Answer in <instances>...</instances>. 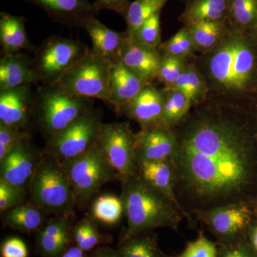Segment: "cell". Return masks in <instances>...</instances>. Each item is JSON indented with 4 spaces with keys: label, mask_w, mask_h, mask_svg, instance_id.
<instances>
[{
    "label": "cell",
    "mask_w": 257,
    "mask_h": 257,
    "mask_svg": "<svg viewBox=\"0 0 257 257\" xmlns=\"http://www.w3.org/2000/svg\"><path fill=\"white\" fill-rule=\"evenodd\" d=\"M121 194L127 226L120 239H126L160 228L177 231L183 213L165 194L138 175L121 181Z\"/></svg>",
    "instance_id": "3"
},
{
    "label": "cell",
    "mask_w": 257,
    "mask_h": 257,
    "mask_svg": "<svg viewBox=\"0 0 257 257\" xmlns=\"http://www.w3.org/2000/svg\"><path fill=\"white\" fill-rule=\"evenodd\" d=\"M228 17L234 28L251 30L257 25V0H229Z\"/></svg>",
    "instance_id": "32"
},
{
    "label": "cell",
    "mask_w": 257,
    "mask_h": 257,
    "mask_svg": "<svg viewBox=\"0 0 257 257\" xmlns=\"http://www.w3.org/2000/svg\"><path fill=\"white\" fill-rule=\"evenodd\" d=\"M175 257H218V244L199 232L197 239L187 243L183 251Z\"/></svg>",
    "instance_id": "35"
},
{
    "label": "cell",
    "mask_w": 257,
    "mask_h": 257,
    "mask_svg": "<svg viewBox=\"0 0 257 257\" xmlns=\"http://www.w3.org/2000/svg\"><path fill=\"white\" fill-rule=\"evenodd\" d=\"M160 13L148 19L130 38L140 45L157 50L161 41Z\"/></svg>",
    "instance_id": "33"
},
{
    "label": "cell",
    "mask_w": 257,
    "mask_h": 257,
    "mask_svg": "<svg viewBox=\"0 0 257 257\" xmlns=\"http://www.w3.org/2000/svg\"><path fill=\"white\" fill-rule=\"evenodd\" d=\"M131 3L128 0H96L93 3L94 8L99 13L103 10L114 12L125 18Z\"/></svg>",
    "instance_id": "40"
},
{
    "label": "cell",
    "mask_w": 257,
    "mask_h": 257,
    "mask_svg": "<svg viewBox=\"0 0 257 257\" xmlns=\"http://www.w3.org/2000/svg\"><path fill=\"white\" fill-rule=\"evenodd\" d=\"M124 213L122 199L113 194H104L96 197L91 207L93 219L109 226L118 224Z\"/></svg>",
    "instance_id": "29"
},
{
    "label": "cell",
    "mask_w": 257,
    "mask_h": 257,
    "mask_svg": "<svg viewBox=\"0 0 257 257\" xmlns=\"http://www.w3.org/2000/svg\"><path fill=\"white\" fill-rule=\"evenodd\" d=\"M139 165V176L146 183L158 189L172 201L183 213L175 193V178L170 162H143Z\"/></svg>",
    "instance_id": "23"
},
{
    "label": "cell",
    "mask_w": 257,
    "mask_h": 257,
    "mask_svg": "<svg viewBox=\"0 0 257 257\" xmlns=\"http://www.w3.org/2000/svg\"><path fill=\"white\" fill-rule=\"evenodd\" d=\"M1 256L28 257V246L20 238H8L2 243Z\"/></svg>",
    "instance_id": "39"
},
{
    "label": "cell",
    "mask_w": 257,
    "mask_h": 257,
    "mask_svg": "<svg viewBox=\"0 0 257 257\" xmlns=\"http://www.w3.org/2000/svg\"><path fill=\"white\" fill-rule=\"evenodd\" d=\"M82 29L90 37L93 53L112 63L119 60L120 51L128 38L126 32L113 31L95 17L88 19Z\"/></svg>",
    "instance_id": "20"
},
{
    "label": "cell",
    "mask_w": 257,
    "mask_h": 257,
    "mask_svg": "<svg viewBox=\"0 0 257 257\" xmlns=\"http://www.w3.org/2000/svg\"><path fill=\"white\" fill-rule=\"evenodd\" d=\"M112 62L92 51L68 69L56 84L72 95L111 102L109 78Z\"/></svg>",
    "instance_id": "8"
},
{
    "label": "cell",
    "mask_w": 257,
    "mask_h": 257,
    "mask_svg": "<svg viewBox=\"0 0 257 257\" xmlns=\"http://www.w3.org/2000/svg\"><path fill=\"white\" fill-rule=\"evenodd\" d=\"M162 58L155 49L140 45L128 37L118 60L150 84L158 75Z\"/></svg>",
    "instance_id": "18"
},
{
    "label": "cell",
    "mask_w": 257,
    "mask_h": 257,
    "mask_svg": "<svg viewBox=\"0 0 257 257\" xmlns=\"http://www.w3.org/2000/svg\"><path fill=\"white\" fill-rule=\"evenodd\" d=\"M45 11L54 23L67 28H83L98 12L88 0H23Z\"/></svg>",
    "instance_id": "15"
},
{
    "label": "cell",
    "mask_w": 257,
    "mask_h": 257,
    "mask_svg": "<svg viewBox=\"0 0 257 257\" xmlns=\"http://www.w3.org/2000/svg\"><path fill=\"white\" fill-rule=\"evenodd\" d=\"M251 203H236L198 211L195 220L205 225L218 245H229L248 239L252 227L253 212Z\"/></svg>",
    "instance_id": "9"
},
{
    "label": "cell",
    "mask_w": 257,
    "mask_h": 257,
    "mask_svg": "<svg viewBox=\"0 0 257 257\" xmlns=\"http://www.w3.org/2000/svg\"><path fill=\"white\" fill-rule=\"evenodd\" d=\"M175 132L171 160L175 193L186 219L257 194V120L254 109L198 111Z\"/></svg>",
    "instance_id": "1"
},
{
    "label": "cell",
    "mask_w": 257,
    "mask_h": 257,
    "mask_svg": "<svg viewBox=\"0 0 257 257\" xmlns=\"http://www.w3.org/2000/svg\"><path fill=\"white\" fill-rule=\"evenodd\" d=\"M193 46L198 50L214 48L224 35V22H201L188 25Z\"/></svg>",
    "instance_id": "31"
},
{
    "label": "cell",
    "mask_w": 257,
    "mask_h": 257,
    "mask_svg": "<svg viewBox=\"0 0 257 257\" xmlns=\"http://www.w3.org/2000/svg\"><path fill=\"white\" fill-rule=\"evenodd\" d=\"M36 83L32 69V57L23 52L2 56L0 60V90Z\"/></svg>",
    "instance_id": "22"
},
{
    "label": "cell",
    "mask_w": 257,
    "mask_h": 257,
    "mask_svg": "<svg viewBox=\"0 0 257 257\" xmlns=\"http://www.w3.org/2000/svg\"><path fill=\"white\" fill-rule=\"evenodd\" d=\"M45 211L34 204H20L3 213L5 226L24 233H31L41 229L46 223Z\"/></svg>",
    "instance_id": "24"
},
{
    "label": "cell",
    "mask_w": 257,
    "mask_h": 257,
    "mask_svg": "<svg viewBox=\"0 0 257 257\" xmlns=\"http://www.w3.org/2000/svg\"><path fill=\"white\" fill-rule=\"evenodd\" d=\"M175 132L163 125L142 128L136 135L137 159L143 162H171L175 155Z\"/></svg>",
    "instance_id": "13"
},
{
    "label": "cell",
    "mask_w": 257,
    "mask_h": 257,
    "mask_svg": "<svg viewBox=\"0 0 257 257\" xmlns=\"http://www.w3.org/2000/svg\"><path fill=\"white\" fill-rule=\"evenodd\" d=\"M75 196L77 205L84 207L104 184L119 180L96 143L87 152L62 162Z\"/></svg>",
    "instance_id": "6"
},
{
    "label": "cell",
    "mask_w": 257,
    "mask_h": 257,
    "mask_svg": "<svg viewBox=\"0 0 257 257\" xmlns=\"http://www.w3.org/2000/svg\"><path fill=\"white\" fill-rule=\"evenodd\" d=\"M72 216H55L37 231V253L42 257H58L73 243Z\"/></svg>",
    "instance_id": "16"
},
{
    "label": "cell",
    "mask_w": 257,
    "mask_h": 257,
    "mask_svg": "<svg viewBox=\"0 0 257 257\" xmlns=\"http://www.w3.org/2000/svg\"><path fill=\"white\" fill-rule=\"evenodd\" d=\"M92 109V99L69 94L56 84H42L35 91L33 119L47 140Z\"/></svg>",
    "instance_id": "5"
},
{
    "label": "cell",
    "mask_w": 257,
    "mask_h": 257,
    "mask_svg": "<svg viewBox=\"0 0 257 257\" xmlns=\"http://www.w3.org/2000/svg\"><path fill=\"white\" fill-rule=\"evenodd\" d=\"M148 84L119 60L113 62L109 78L110 104L121 111Z\"/></svg>",
    "instance_id": "19"
},
{
    "label": "cell",
    "mask_w": 257,
    "mask_h": 257,
    "mask_svg": "<svg viewBox=\"0 0 257 257\" xmlns=\"http://www.w3.org/2000/svg\"><path fill=\"white\" fill-rule=\"evenodd\" d=\"M188 80H187V96L192 102H198L199 96L203 90L202 79L199 74L192 68H187Z\"/></svg>",
    "instance_id": "41"
},
{
    "label": "cell",
    "mask_w": 257,
    "mask_h": 257,
    "mask_svg": "<svg viewBox=\"0 0 257 257\" xmlns=\"http://www.w3.org/2000/svg\"><path fill=\"white\" fill-rule=\"evenodd\" d=\"M229 0H190L181 18L187 26L201 22H224Z\"/></svg>",
    "instance_id": "25"
},
{
    "label": "cell",
    "mask_w": 257,
    "mask_h": 257,
    "mask_svg": "<svg viewBox=\"0 0 257 257\" xmlns=\"http://www.w3.org/2000/svg\"><path fill=\"white\" fill-rule=\"evenodd\" d=\"M72 241L83 251L88 252L94 248L109 244L113 240L109 235L100 232L95 220L87 216L74 225L72 229Z\"/></svg>",
    "instance_id": "27"
},
{
    "label": "cell",
    "mask_w": 257,
    "mask_h": 257,
    "mask_svg": "<svg viewBox=\"0 0 257 257\" xmlns=\"http://www.w3.org/2000/svg\"><path fill=\"white\" fill-rule=\"evenodd\" d=\"M42 152L31 142V136L24 139L0 162V180L25 188L30 184Z\"/></svg>",
    "instance_id": "12"
},
{
    "label": "cell",
    "mask_w": 257,
    "mask_h": 257,
    "mask_svg": "<svg viewBox=\"0 0 257 257\" xmlns=\"http://www.w3.org/2000/svg\"><path fill=\"white\" fill-rule=\"evenodd\" d=\"M101 119V111L94 108L47 140L43 152L61 162L82 155L96 143Z\"/></svg>",
    "instance_id": "11"
},
{
    "label": "cell",
    "mask_w": 257,
    "mask_h": 257,
    "mask_svg": "<svg viewBox=\"0 0 257 257\" xmlns=\"http://www.w3.org/2000/svg\"><path fill=\"white\" fill-rule=\"evenodd\" d=\"M88 257H123L118 248L109 246H101L94 249Z\"/></svg>",
    "instance_id": "42"
},
{
    "label": "cell",
    "mask_w": 257,
    "mask_h": 257,
    "mask_svg": "<svg viewBox=\"0 0 257 257\" xmlns=\"http://www.w3.org/2000/svg\"><path fill=\"white\" fill-rule=\"evenodd\" d=\"M27 20L23 17L0 13V46L1 55L22 52L35 53L37 47L31 43L26 30Z\"/></svg>",
    "instance_id": "21"
},
{
    "label": "cell",
    "mask_w": 257,
    "mask_h": 257,
    "mask_svg": "<svg viewBox=\"0 0 257 257\" xmlns=\"http://www.w3.org/2000/svg\"><path fill=\"white\" fill-rule=\"evenodd\" d=\"M163 96L162 125L172 128L183 121L192 103L184 93L172 88H167Z\"/></svg>",
    "instance_id": "28"
},
{
    "label": "cell",
    "mask_w": 257,
    "mask_h": 257,
    "mask_svg": "<svg viewBox=\"0 0 257 257\" xmlns=\"http://www.w3.org/2000/svg\"><path fill=\"white\" fill-rule=\"evenodd\" d=\"M184 69L181 58L165 55L162 58L157 77L161 82L165 83L167 87L171 88L173 87Z\"/></svg>",
    "instance_id": "36"
},
{
    "label": "cell",
    "mask_w": 257,
    "mask_h": 257,
    "mask_svg": "<svg viewBox=\"0 0 257 257\" xmlns=\"http://www.w3.org/2000/svg\"><path fill=\"white\" fill-rule=\"evenodd\" d=\"M251 34H252L253 36L257 40V25L254 27L253 29H251V30H248Z\"/></svg>",
    "instance_id": "45"
},
{
    "label": "cell",
    "mask_w": 257,
    "mask_h": 257,
    "mask_svg": "<svg viewBox=\"0 0 257 257\" xmlns=\"http://www.w3.org/2000/svg\"><path fill=\"white\" fill-rule=\"evenodd\" d=\"M90 52L86 44L52 35L37 47L32 57L35 81L43 85L56 84L64 74Z\"/></svg>",
    "instance_id": "7"
},
{
    "label": "cell",
    "mask_w": 257,
    "mask_h": 257,
    "mask_svg": "<svg viewBox=\"0 0 257 257\" xmlns=\"http://www.w3.org/2000/svg\"><path fill=\"white\" fill-rule=\"evenodd\" d=\"M255 114H256V120H257V104L256 105V109H254Z\"/></svg>",
    "instance_id": "46"
},
{
    "label": "cell",
    "mask_w": 257,
    "mask_h": 257,
    "mask_svg": "<svg viewBox=\"0 0 257 257\" xmlns=\"http://www.w3.org/2000/svg\"><path fill=\"white\" fill-rule=\"evenodd\" d=\"M25 188L0 180V212L20 205L25 197Z\"/></svg>",
    "instance_id": "37"
},
{
    "label": "cell",
    "mask_w": 257,
    "mask_h": 257,
    "mask_svg": "<svg viewBox=\"0 0 257 257\" xmlns=\"http://www.w3.org/2000/svg\"><path fill=\"white\" fill-rule=\"evenodd\" d=\"M34 96L32 84L0 90V122L30 132Z\"/></svg>",
    "instance_id": "14"
},
{
    "label": "cell",
    "mask_w": 257,
    "mask_h": 257,
    "mask_svg": "<svg viewBox=\"0 0 257 257\" xmlns=\"http://www.w3.org/2000/svg\"><path fill=\"white\" fill-rule=\"evenodd\" d=\"M208 61L209 75L221 91L257 104V40L247 30L234 28Z\"/></svg>",
    "instance_id": "2"
},
{
    "label": "cell",
    "mask_w": 257,
    "mask_h": 257,
    "mask_svg": "<svg viewBox=\"0 0 257 257\" xmlns=\"http://www.w3.org/2000/svg\"><path fill=\"white\" fill-rule=\"evenodd\" d=\"M163 111V94L148 84L120 111L146 128L162 125Z\"/></svg>",
    "instance_id": "17"
},
{
    "label": "cell",
    "mask_w": 257,
    "mask_h": 257,
    "mask_svg": "<svg viewBox=\"0 0 257 257\" xmlns=\"http://www.w3.org/2000/svg\"><path fill=\"white\" fill-rule=\"evenodd\" d=\"M96 145L117 174L120 182L138 175L136 135L127 123H102Z\"/></svg>",
    "instance_id": "10"
},
{
    "label": "cell",
    "mask_w": 257,
    "mask_h": 257,
    "mask_svg": "<svg viewBox=\"0 0 257 257\" xmlns=\"http://www.w3.org/2000/svg\"><path fill=\"white\" fill-rule=\"evenodd\" d=\"M218 257H257L248 239L229 245H218Z\"/></svg>",
    "instance_id": "38"
},
{
    "label": "cell",
    "mask_w": 257,
    "mask_h": 257,
    "mask_svg": "<svg viewBox=\"0 0 257 257\" xmlns=\"http://www.w3.org/2000/svg\"><path fill=\"white\" fill-rule=\"evenodd\" d=\"M30 136V132L0 122V162L24 139Z\"/></svg>",
    "instance_id": "34"
},
{
    "label": "cell",
    "mask_w": 257,
    "mask_h": 257,
    "mask_svg": "<svg viewBox=\"0 0 257 257\" xmlns=\"http://www.w3.org/2000/svg\"><path fill=\"white\" fill-rule=\"evenodd\" d=\"M248 239L257 251V225H254L251 227L249 233H248Z\"/></svg>",
    "instance_id": "44"
},
{
    "label": "cell",
    "mask_w": 257,
    "mask_h": 257,
    "mask_svg": "<svg viewBox=\"0 0 257 257\" xmlns=\"http://www.w3.org/2000/svg\"><path fill=\"white\" fill-rule=\"evenodd\" d=\"M87 253L72 243L58 257H88Z\"/></svg>",
    "instance_id": "43"
},
{
    "label": "cell",
    "mask_w": 257,
    "mask_h": 257,
    "mask_svg": "<svg viewBox=\"0 0 257 257\" xmlns=\"http://www.w3.org/2000/svg\"><path fill=\"white\" fill-rule=\"evenodd\" d=\"M169 0H135L131 3L125 16L126 34L133 37L140 26L148 19L160 13Z\"/></svg>",
    "instance_id": "30"
},
{
    "label": "cell",
    "mask_w": 257,
    "mask_h": 257,
    "mask_svg": "<svg viewBox=\"0 0 257 257\" xmlns=\"http://www.w3.org/2000/svg\"><path fill=\"white\" fill-rule=\"evenodd\" d=\"M117 248L123 257H168L159 246L154 231L120 239Z\"/></svg>",
    "instance_id": "26"
},
{
    "label": "cell",
    "mask_w": 257,
    "mask_h": 257,
    "mask_svg": "<svg viewBox=\"0 0 257 257\" xmlns=\"http://www.w3.org/2000/svg\"><path fill=\"white\" fill-rule=\"evenodd\" d=\"M31 204L55 216L72 215L77 206L62 162L42 152L30 184Z\"/></svg>",
    "instance_id": "4"
}]
</instances>
